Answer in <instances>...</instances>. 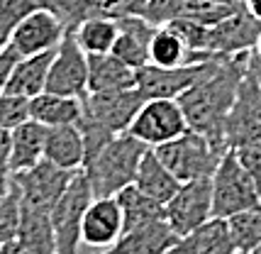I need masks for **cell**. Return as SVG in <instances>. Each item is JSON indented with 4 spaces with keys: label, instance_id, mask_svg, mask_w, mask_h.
<instances>
[{
    "label": "cell",
    "instance_id": "41",
    "mask_svg": "<svg viewBox=\"0 0 261 254\" xmlns=\"http://www.w3.org/2000/svg\"><path fill=\"white\" fill-rule=\"evenodd\" d=\"M213 3H242V0H213Z\"/></svg>",
    "mask_w": 261,
    "mask_h": 254
},
{
    "label": "cell",
    "instance_id": "10",
    "mask_svg": "<svg viewBox=\"0 0 261 254\" xmlns=\"http://www.w3.org/2000/svg\"><path fill=\"white\" fill-rule=\"evenodd\" d=\"M261 139V86L254 76H244L239 83L237 98L225 122L227 149H239L244 144Z\"/></svg>",
    "mask_w": 261,
    "mask_h": 254
},
{
    "label": "cell",
    "instance_id": "22",
    "mask_svg": "<svg viewBox=\"0 0 261 254\" xmlns=\"http://www.w3.org/2000/svg\"><path fill=\"white\" fill-rule=\"evenodd\" d=\"M44 142H46V127L37 120H24L22 125L10 130V147H12V173H22L32 169L34 164L44 159Z\"/></svg>",
    "mask_w": 261,
    "mask_h": 254
},
{
    "label": "cell",
    "instance_id": "42",
    "mask_svg": "<svg viewBox=\"0 0 261 254\" xmlns=\"http://www.w3.org/2000/svg\"><path fill=\"white\" fill-rule=\"evenodd\" d=\"M166 254H176V252H166Z\"/></svg>",
    "mask_w": 261,
    "mask_h": 254
},
{
    "label": "cell",
    "instance_id": "40",
    "mask_svg": "<svg viewBox=\"0 0 261 254\" xmlns=\"http://www.w3.org/2000/svg\"><path fill=\"white\" fill-rule=\"evenodd\" d=\"M247 254H261V244H259V247H254V249H251V252H247Z\"/></svg>",
    "mask_w": 261,
    "mask_h": 254
},
{
    "label": "cell",
    "instance_id": "2",
    "mask_svg": "<svg viewBox=\"0 0 261 254\" xmlns=\"http://www.w3.org/2000/svg\"><path fill=\"white\" fill-rule=\"evenodd\" d=\"M147 144L132 137L129 132L115 135L98 154H93L91 159L83 164V171L91 181L93 196H117L122 188L135 184L139 162L147 154Z\"/></svg>",
    "mask_w": 261,
    "mask_h": 254
},
{
    "label": "cell",
    "instance_id": "27",
    "mask_svg": "<svg viewBox=\"0 0 261 254\" xmlns=\"http://www.w3.org/2000/svg\"><path fill=\"white\" fill-rule=\"evenodd\" d=\"M149 64L164 66V69H176V66L198 64V61H195L193 52L186 46V42H183L171 27H159V30L154 32V37H151Z\"/></svg>",
    "mask_w": 261,
    "mask_h": 254
},
{
    "label": "cell",
    "instance_id": "3",
    "mask_svg": "<svg viewBox=\"0 0 261 254\" xmlns=\"http://www.w3.org/2000/svg\"><path fill=\"white\" fill-rule=\"evenodd\" d=\"M154 151L166 164V169L181 184H186V181H195V179H210L215 173L220 159L225 157L227 147L217 144L210 137L188 127L181 137L154 147Z\"/></svg>",
    "mask_w": 261,
    "mask_h": 254
},
{
    "label": "cell",
    "instance_id": "18",
    "mask_svg": "<svg viewBox=\"0 0 261 254\" xmlns=\"http://www.w3.org/2000/svg\"><path fill=\"white\" fill-rule=\"evenodd\" d=\"M176 254H237L227 220L210 218L193 232L183 235L173 247Z\"/></svg>",
    "mask_w": 261,
    "mask_h": 254
},
{
    "label": "cell",
    "instance_id": "16",
    "mask_svg": "<svg viewBox=\"0 0 261 254\" xmlns=\"http://www.w3.org/2000/svg\"><path fill=\"white\" fill-rule=\"evenodd\" d=\"M176 242H178V235L171 230L166 218H161L122 232V237L102 254H166L173 252Z\"/></svg>",
    "mask_w": 261,
    "mask_h": 254
},
{
    "label": "cell",
    "instance_id": "25",
    "mask_svg": "<svg viewBox=\"0 0 261 254\" xmlns=\"http://www.w3.org/2000/svg\"><path fill=\"white\" fill-rule=\"evenodd\" d=\"M135 186L142 193L151 196L154 200L166 203V200L178 191L181 181L166 169V164L159 159V154L149 147L147 154H144L142 162H139V169H137V176H135Z\"/></svg>",
    "mask_w": 261,
    "mask_h": 254
},
{
    "label": "cell",
    "instance_id": "38",
    "mask_svg": "<svg viewBox=\"0 0 261 254\" xmlns=\"http://www.w3.org/2000/svg\"><path fill=\"white\" fill-rule=\"evenodd\" d=\"M244 8H247L256 20H261V0H244Z\"/></svg>",
    "mask_w": 261,
    "mask_h": 254
},
{
    "label": "cell",
    "instance_id": "4",
    "mask_svg": "<svg viewBox=\"0 0 261 254\" xmlns=\"http://www.w3.org/2000/svg\"><path fill=\"white\" fill-rule=\"evenodd\" d=\"M210 181H213V218L227 220L237 215L239 210L261 203L256 184L251 181L249 171L239 162L234 149L225 151Z\"/></svg>",
    "mask_w": 261,
    "mask_h": 254
},
{
    "label": "cell",
    "instance_id": "1",
    "mask_svg": "<svg viewBox=\"0 0 261 254\" xmlns=\"http://www.w3.org/2000/svg\"><path fill=\"white\" fill-rule=\"evenodd\" d=\"M247 59H249V52L237 57L213 59L203 76L178 98L188 127L222 147H227L225 122L237 98L239 83L247 76Z\"/></svg>",
    "mask_w": 261,
    "mask_h": 254
},
{
    "label": "cell",
    "instance_id": "46",
    "mask_svg": "<svg viewBox=\"0 0 261 254\" xmlns=\"http://www.w3.org/2000/svg\"><path fill=\"white\" fill-rule=\"evenodd\" d=\"M0 244H3V242H0Z\"/></svg>",
    "mask_w": 261,
    "mask_h": 254
},
{
    "label": "cell",
    "instance_id": "9",
    "mask_svg": "<svg viewBox=\"0 0 261 254\" xmlns=\"http://www.w3.org/2000/svg\"><path fill=\"white\" fill-rule=\"evenodd\" d=\"M261 35V20H256L244 3L225 20L210 24L205 30V52L217 57H237L251 52Z\"/></svg>",
    "mask_w": 261,
    "mask_h": 254
},
{
    "label": "cell",
    "instance_id": "24",
    "mask_svg": "<svg viewBox=\"0 0 261 254\" xmlns=\"http://www.w3.org/2000/svg\"><path fill=\"white\" fill-rule=\"evenodd\" d=\"M83 115V103L81 98H68V95H57V93H39L30 98V117L42 122L44 127L59 125H79Z\"/></svg>",
    "mask_w": 261,
    "mask_h": 254
},
{
    "label": "cell",
    "instance_id": "23",
    "mask_svg": "<svg viewBox=\"0 0 261 254\" xmlns=\"http://www.w3.org/2000/svg\"><path fill=\"white\" fill-rule=\"evenodd\" d=\"M17 242L30 254H57V235H54V225H51V213L22 203Z\"/></svg>",
    "mask_w": 261,
    "mask_h": 254
},
{
    "label": "cell",
    "instance_id": "15",
    "mask_svg": "<svg viewBox=\"0 0 261 254\" xmlns=\"http://www.w3.org/2000/svg\"><path fill=\"white\" fill-rule=\"evenodd\" d=\"M122 210L115 196L93 198L86 208L83 225H81V240L91 247H113L122 237Z\"/></svg>",
    "mask_w": 261,
    "mask_h": 254
},
{
    "label": "cell",
    "instance_id": "6",
    "mask_svg": "<svg viewBox=\"0 0 261 254\" xmlns=\"http://www.w3.org/2000/svg\"><path fill=\"white\" fill-rule=\"evenodd\" d=\"M164 218L178 235V240L207 222L213 218V181L195 179L181 184L178 191L164 203Z\"/></svg>",
    "mask_w": 261,
    "mask_h": 254
},
{
    "label": "cell",
    "instance_id": "14",
    "mask_svg": "<svg viewBox=\"0 0 261 254\" xmlns=\"http://www.w3.org/2000/svg\"><path fill=\"white\" fill-rule=\"evenodd\" d=\"M64 35H66V27L61 24L57 15L39 8V10L27 12L22 20L15 24L10 44L17 49L20 57H32V54L57 49Z\"/></svg>",
    "mask_w": 261,
    "mask_h": 254
},
{
    "label": "cell",
    "instance_id": "31",
    "mask_svg": "<svg viewBox=\"0 0 261 254\" xmlns=\"http://www.w3.org/2000/svg\"><path fill=\"white\" fill-rule=\"evenodd\" d=\"M242 3H213V0H188L186 3V12L183 17L188 20H195L200 24H215L220 20H225L227 15L237 10Z\"/></svg>",
    "mask_w": 261,
    "mask_h": 254
},
{
    "label": "cell",
    "instance_id": "11",
    "mask_svg": "<svg viewBox=\"0 0 261 254\" xmlns=\"http://www.w3.org/2000/svg\"><path fill=\"white\" fill-rule=\"evenodd\" d=\"M81 171V169H79ZM76 171H66L57 164L42 159L39 164H34L32 169H27L22 173H12V184L20 188L24 206H32L39 210H49L57 206V200L64 196V191L68 188L71 179Z\"/></svg>",
    "mask_w": 261,
    "mask_h": 254
},
{
    "label": "cell",
    "instance_id": "20",
    "mask_svg": "<svg viewBox=\"0 0 261 254\" xmlns=\"http://www.w3.org/2000/svg\"><path fill=\"white\" fill-rule=\"evenodd\" d=\"M135 79L137 71L115 57L113 52L88 54V93L135 88Z\"/></svg>",
    "mask_w": 261,
    "mask_h": 254
},
{
    "label": "cell",
    "instance_id": "32",
    "mask_svg": "<svg viewBox=\"0 0 261 254\" xmlns=\"http://www.w3.org/2000/svg\"><path fill=\"white\" fill-rule=\"evenodd\" d=\"M186 3L188 0H147L144 10L139 17H144L149 24L159 27H169L173 20H181L186 12Z\"/></svg>",
    "mask_w": 261,
    "mask_h": 254
},
{
    "label": "cell",
    "instance_id": "21",
    "mask_svg": "<svg viewBox=\"0 0 261 254\" xmlns=\"http://www.w3.org/2000/svg\"><path fill=\"white\" fill-rule=\"evenodd\" d=\"M54 52H57V49L20 59L10 73V81L5 86V93L20 95V98H27V100L34 98V95H39V93H44Z\"/></svg>",
    "mask_w": 261,
    "mask_h": 254
},
{
    "label": "cell",
    "instance_id": "28",
    "mask_svg": "<svg viewBox=\"0 0 261 254\" xmlns=\"http://www.w3.org/2000/svg\"><path fill=\"white\" fill-rule=\"evenodd\" d=\"M73 35L86 54H108V52H113L115 39H117V20L91 17V20L81 22L73 30Z\"/></svg>",
    "mask_w": 261,
    "mask_h": 254
},
{
    "label": "cell",
    "instance_id": "8",
    "mask_svg": "<svg viewBox=\"0 0 261 254\" xmlns=\"http://www.w3.org/2000/svg\"><path fill=\"white\" fill-rule=\"evenodd\" d=\"M44 91L68 98H83L88 93V54L81 49L73 32H66L54 52Z\"/></svg>",
    "mask_w": 261,
    "mask_h": 254
},
{
    "label": "cell",
    "instance_id": "7",
    "mask_svg": "<svg viewBox=\"0 0 261 254\" xmlns=\"http://www.w3.org/2000/svg\"><path fill=\"white\" fill-rule=\"evenodd\" d=\"M186 130H188V122L178 100L159 98V100H144L127 132L154 149L159 144L181 137Z\"/></svg>",
    "mask_w": 261,
    "mask_h": 254
},
{
    "label": "cell",
    "instance_id": "36",
    "mask_svg": "<svg viewBox=\"0 0 261 254\" xmlns=\"http://www.w3.org/2000/svg\"><path fill=\"white\" fill-rule=\"evenodd\" d=\"M20 59L22 57L17 54V49H15L12 44L0 49V93L5 91V86H8V81H10L12 69H15V64H17Z\"/></svg>",
    "mask_w": 261,
    "mask_h": 254
},
{
    "label": "cell",
    "instance_id": "39",
    "mask_svg": "<svg viewBox=\"0 0 261 254\" xmlns=\"http://www.w3.org/2000/svg\"><path fill=\"white\" fill-rule=\"evenodd\" d=\"M254 54L261 59V35H259V39H256V46H254Z\"/></svg>",
    "mask_w": 261,
    "mask_h": 254
},
{
    "label": "cell",
    "instance_id": "44",
    "mask_svg": "<svg viewBox=\"0 0 261 254\" xmlns=\"http://www.w3.org/2000/svg\"><path fill=\"white\" fill-rule=\"evenodd\" d=\"M242 3H244V0H242Z\"/></svg>",
    "mask_w": 261,
    "mask_h": 254
},
{
    "label": "cell",
    "instance_id": "5",
    "mask_svg": "<svg viewBox=\"0 0 261 254\" xmlns=\"http://www.w3.org/2000/svg\"><path fill=\"white\" fill-rule=\"evenodd\" d=\"M93 188L86 171L73 173L68 188L64 196L57 200V206L51 208V225H54V235H57V254H79L81 247V225H83V215L86 208L93 200Z\"/></svg>",
    "mask_w": 261,
    "mask_h": 254
},
{
    "label": "cell",
    "instance_id": "45",
    "mask_svg": "<svg viewBox=\"0 0 261 254\" xmlns=\"http://www.w3.org/2000/svg\"><path fill=\"white\" fill-rule=\"evenodd\" d=\"M0 196H3V193H0Z\"/></svg>",
    "mask_w": 261,
    "mask_h": 254
},
{
    "label": "cell",
    "instance_id": "37",
    "mask_svg": "<svg viewBox=\"0 0 261 254\" xmlns=\"http://www.w3.org/2000/svg\"><path fill=\"white\" fill-rule=\"evenodd\" d=\"M0 254H30V252H27V249H24L17 240H12V242H3V244H0Z\"/></svg>",
    "mask_w": 261,
    "mask_h": 254
},
{
    "label": "cell",
    "instance_id": "35",
    "mask_svg": "<svg viewBox=\"0 0 261 254\" xmlns=\"http://www.w3.org/2000/svg\"><path fill=\"white\" fill-rule=\"evenodd\" d=\"M12 147H10V130H0V193L8 191L12 181Z\"/></svg>",
    "mask_w": 261,
    "mask_h": 254
},
{
    "label": "cell",
    "instance_id": "30",
    "mask_svg": "<svg viewBox=\"0 0 261 254\" xmlns=\"http://www.w3.org/2000/svg\"><path fill=\"white\" fill-rule=\"evenodd\" d=\"M20 220H22V196L20 188L10 181L8 191L0 196V242L17 240Z\"/></svg>",
    "mask_w": 261,
    "mask_h": 254
},
{
    "label": "cell",
    "instance_id": "34",
    "mask_svg": "<svg viewBox=\"0 0 261 254\" xmlns=\"http://www.w3.org/2000/svg\"><path fill=\"white\" fill-rule=\"evenodd\" d=\"M234 151H237L239 162L244 164V169L249 171L251 181L256 184V191L261 196V139L259 142H251V144H244V147H239Z\"/></svg>",
    "mask_w": 261,
    "mask_h": 254
},
{
    "label": "cell",
    "instance_id": "17",
    "mask_svg": "<svg viewBox=\"0 0 261 254\" xmlns=\"http://www.w3.org/2000/svg\"><path fill=\"white\" fill-rule=\"evenodd\" d=\"M156 32L154 24H149L144 17L139 15H129V17H120L117 20V39H115L113 54L122 59L127 66L132 69H142L149 64V46H151V37Z\"/></svg>",
    "mask_w": 261,
    "mask_h": 254
},
{
    "label": "cell",
    "instance_id": "33",
    "mask_svg": "<svg viewBox=\"0 0 261 254\" xmlns=\"http://www.w3.org/2000/svg\"><path fill=\"white\" fill-rule=\"evenodd\" d=\"M30 120V100L12 95V93H0V130H15Z\"/></svg>",
    "mask_w": 261,
    "mask_h": 254
},
{
    "label": "cell",
    "instance_id": "12",
    "mask_svg": "<svg viewBox=\"0 0 261 254\" xmlns=\"http://www.w3.org/2000/svg\"><path fill=\"white\" fill-rule=\"evenodd\" d=\"M207 66H210V61L186 64V66H176V69H164V66L147 64V66L137 69L135 88L144 100H159V98L178 100L183 93L203 76Z\"/></svg>",
    "mask_w": 261,
    "mask_h": 254
},
{
    "label": "cell",
    "instance_id": "43",
    "mask_svg": "<svg viewBox=\"0 0 261 254\" xmlns=\"http://www.w3.org/2000/svg\"><path fill=\"white\" fill-rule=\"evenodd\" d=\"M237 254H247V252H237Z\"/></svg>",
    "mask_w": 261,
    "mask_h": 254
},
{
    "label": "cell",
    "instance_id": "19",
    "mask_svg": "<svg viewBox=\"0 0 261 254\" xmlns=\"http://www.w3.org/2000/svg\"><path fill=\"white\" fill-rule=\"evenodd\" d=\"M44 159L66 171H79L86 162V144L79 125L46 127Z\"/></svg>",
    "mask_w": 261,
    "mask_h": 254
},
{
    "label": "cell",
    "instance_id": "26",
    "mask_svg": "<svg viewBox=\"0 0 261 254\" xmlns=\"http://www.w3.org/2000/svg\"><path fill=\"white\" fill-rule=\"evenodd\" d=\"M115 198H117L120 210H122V227H125V232L164 218V203L154 200L147 193H142L135 184L122 188Z\"/></svg>",
    "mask_w": 261,
    "mask_h": 254
},
{
    "label": "cell",
    "instance_id": "29",
    "mask_svg": "<svg viewBox=\"0 0 261 254\" xmlns=\"http://www.w3.org/2000/svg\"><path fill=\"white\" fill-rule=\"evenodd\" d=\"M232 240L237 244V252H251L261 244V203L247 210H239L237 215L227 218Z\"/></svg>",
    "mask_w": 261,
    "mask_h": 254
},
{
    "label": "cell",
    "instance_id": "13",
    "mask_svg": "<svg viewBox=\"0 0 261 254\" xmlns=\"http://www.w3.org/2000/svg\"><path fill=\"white\" fill-rule=\"evenodd\" d=\"M83 113L98 120L102 127H108L113 135H122L129 130L132 120L137 117L139 108L144 105V98L137 88H122V91H102L86 93L81 98Z\"/></svg>",
    "mask_w": 261,
    "mask_h": 254
}]
</instances>
